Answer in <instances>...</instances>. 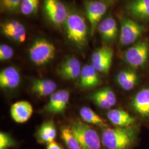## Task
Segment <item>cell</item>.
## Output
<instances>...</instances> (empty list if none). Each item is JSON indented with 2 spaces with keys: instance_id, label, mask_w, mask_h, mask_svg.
Masks as SVG:
<instances>
[{
  "instance_id": "27",
  "label": "cell",
  "mask_w": 149,
  "mask_h": 149,
  "mask_svg": "<svg viewBox=\"0 0 149 149\" xmlns=\"http://www.w3.org/2000/svg\"><path fill=\"white\" fill-rule=\"evenodd\" d=\"M22 0H0L1 10L3 12L14 13L20 11Z\"/></svg>"
},
{
  "instance_id": "31",
  "label": "cell",
  "mask_w": 149,
  "mask_h": 149,
  "mask_svg": "<svg viewBox=\"0 0 149 149\" xmlns=\"http://www.w3.org/2000/svg\"><path fill=\"white\" fill-rule=\"evenodd\" d=\"M100 1H101L102 2H104V3H112L114 1L116 0H100Z\"/></svg>"
},
{
  "instance_id": "21",
  "label": "cell",
  "mask_w": 149,
  "mask_h": 149,
  "mask_svg": "<svg viewBox=\"0 0 149 149\" xmlns=\"http://www.w3.org/2000/svg\"><path fill=\"white\" fill-rule=\"evenodd\" d=\"M117 81L123 90L127 91L132 90L138 83V74L132 70H124L118 73Z\"/></svg>"
},
{
  "instance_id": "18",
  "label": "cell",
  "mask_w": 149,
  "mask_h": 149,
  "mask_svg": "<svg viewBox=\"0 0 149 149\" xmlns=\"http://www.w3.org/2000/svg\"><path fill=\"white\" fill-rule=\"evenodd\" d=\"M126 9L131 16L137 19H149V0H130Z\"/></svg>"
},
{
  "instance_id": "26",
  "label": "cell",
  "mask_w": 149,
  "mask_h": 149,
  "mask_svg": "<svg viewBox=\"0 0 149 149\" xmlns=\"http://www.w3.org/2000/svg\"><path fill=\"white\" fill-rule=\"evenodd\" d=\"M40 0H22L20 11L23 15L31 16L37 13Z\"/></svg>"
},
{
  "instance_id": "17",
  "label": "cell",
  "mask_w": 149,
  "mask_h": 149,
  "mask_svg": "<svg viewBox=\"0 0 149 149\" xmlns=\"http://www.w3.org/2000/svg\"><path fill=\"white\" fill-rule=\"evenodd\" d=\"M80 77V85L84 88H93L101 83L98 72L91 65H85L82 68Z\"/></svg>"
},
{
  "instance_id": "15",
  "label": "cell",
  "mask_w": 149,
  "mask_h": 149,
  "mask_svg": "<svg viewBox=\"0 0 149 149\" xmlns=\"http://www.w3.org/2000/svg\"><path fill=\"white\" fill-rule=\"evenodd\" d=\"M97 29L102 39L106 42L114 40L117 36V23L115 19L111 16H108L102 20Z\"/></svg>"
},
{
  "instance_id": "19",
  "label": "cell",
  "mask_w": 149,
  "mask_h": 149,
  "mask_svg": "<svg viewBox=\"0 0 149 149\" xmlns=\"http://www.w3.org/2000/svg\"><path fill=\"white\" fill-rule=\"evenodd\" d=\"M20 81L19 73L13 67L6 68L0 72V86L2 88H15L19 85Z\"/></svg>"
},
{
  "instance_id": "22",
  "label": "cell",
  "mask_w": 149,
  "mask_h": 149,
  "mask_svg": "<svg viewBox=\"0 0 149 149\" xmlns=\"http://www.w3.org/2000/svg\"><path fill=\"white\" fill-rule=\"evenodd\" d=\"M57 88L56 84L49 79H34L32 82V92L41 97L53 94Z\"/></svg>"
},
{
  "instance_id": "30",
  "label": "cell",
  "mask_w": 149,
  "mask_h": 149,
  "mask_svg": "<svg viewBox=\"0 0 149 149\" xmlns=\"http://www.w3.org/2000/svg\"><path fill=\"white\" fill-rule=\"evenodd\" d=\"M47 149H63L62 147L55 141L48 144Z\"/></svg>"
},
{
  "instance_id": "28",
  "label": "cell",
  "mask_w": 149,
  "mask_h": 149,
  "mask_svg": "<svg viewBox=\"0 0 149 149\" xmlns=\"http://www.w3.org/2000/svg\"><path fill=\"white\" fill-rule=\"evenodd\" d=\"M15 145V141L9 134L0 133V149H8Z\"/></svg>"
},
{
  "instance_id": "8",
  "label": "cell",
  "mask_w": 149,
  "mask_h": 149,
  "mask_svg": "<svg viewBox=\"0 0 149 149\" xmlns=\"http://www.w3.org/2000/svg\"><path fill=\"white\" fill-rule=\"evenodd\" d=\"M113 50L108 46L97 49L91 56V65L97 72L107 74L111 69L113 58Z\"/></svg>"
},
{
  "instance_id": "6",
  "label": "cell",
  "mask_w": 149,
  "mask_h": 149,
  "mask_svg": "<svg viewBox=\"0 0 149 149\" xmlns=\"http://www.w3.org/2000/svg\"><path fill=\"white\" fill-rule=\"evenodd\" d=\"M119 42L122 46H127L136 42L144 33V27L128 18L121 20Z\"/></svg>"
},
{
  "instance_id": "7",
  "label": "cell",
  "mask_w": 149,
  "mask_h": 149,
  "mask_svg": "<svg viewBox=\"0 0 149 149\" xmlns=\"http://www.w3.org/2000/svg\"><path fill=\"white\" fill-rule=\"evenodd\" d=\"M43 6L50 21L57 27L64 26L69 12L63 3L60 0H43Z\"/></svg>"
},
{
  "instance_id": "20",
  "label": "cell",
  "mask_w": 149,
  "mask_h": 149,
  "mask_svg": "<svg viewBox=\"0 0 149 149\" xmlns=\"http://www.w3.org/2000/svg\"><path fill=\"white\" fill-rule=\"evenodd\" d=\"M109 120L118 127H126L134 125L135 121L128 112L121 109H114L109 111L107 113Z\"/></svg>"
},
{
  "instance_id": "9",
  "label": "cell",
  "mask_w": 149,
  "mask_h": 149,
  "mask_svg": "<svg viewBox=\"0 0 149 149\" xmlns=\"http://www.w3.org/2000/svg\"><path fill=\"white\" fill-rule=\"evenodd\" d=\"M107 10L106 3L100 0L88 1L86 3V15L90 24V34L92 36L94 34Z\"/></svg>"
},
{
  "instance_id": "4",
  "label": "cell",
  "mask_w": 149,
  "mask_h": 149,
  "mask_svg": "<svg viewBox=\"0 0 149 149\" xmlns=\"http://www.w3.org/2000/svg\"><path fill=\"white\" fill-rule=\"evenodd\" d=\"M56 48L53 44L44 38L37 39L29 49V55L32 62L42 66L48 64L54 58Z\"/></svg>"
},
{
  "instance_id": "13",
  "label": "cell",
  "mask_w": 149,
  "mask_h": 149,
  "mask_svg": "<svg viewBox=\"0 0 149 149\" xmlns=\"http://www.w3.org/2000/svg\"><path fill=\"white\" fill-rule=\"evenodd\" d=\"M70 99L69 92L61 90L55 92L51 97L46 106V111L52 113H61L65 110Z\"/></svg>"
},
{
  "instance_id": "10",
  "label": "cell",
  "mask_w": 149,
  "mask_h": 149,
  "mask_svg": "<svg viewBox=\"0 0 149 149\" xmlns=\"http://www.w3.org/2000/svg\"><path fill=\"white\" fill-rule=\"evenodd\" d=\"M1 31L6 37L17 43H23L26 40V28L18 21L12 19L2 23L1 24Z\"/></svg>"
},
{
  "instance_id": "25",
  "label": "cell",
  "mask_w": 149,
  "mask_h": 149,
  "mask_svg": "<svg viewBox=\"0 0 149 149\" xmlns=\"http://www.w3.org/2000/svg\"><path fill=\"white\" fill-rule=\"evenodd\" d=\"M61 136L68 149H82L70 126L61 128Z\"/></svg>"
},
{
  "instance_id": "14",
  "label": "cell",
  "mask_w": 149,
  "mask_h": 149,
  "mask_svg": "<svg viewBox=\"0 0 149 149\" xmlns=\"http://www.w3.org/2000/svg\"><path fill=\"white\" fill-rule=\"evenodd\" d=\"M91 98L97 106L103 109H110L117 103L115 93L108 87L94 92Z\"/></svg>"
},
{
  "instance_id": "23",
  "label": "cell",
  "mask_w": 149,
  "mask_h": 149,
  "mask_svg": "<svg viewBox=\"0 0 149 149\" xmlns=\"http://www.w3.org/2000/svg\"><path fill=\"white\" fill-rule=\"evenodd\" d=\"M56 136V129L54 123L52 120L44 123L38 130L37 139L39 143L49 144L54 141Z\"/></svg>"
},
{
  "instance_id": "24",
  "label": "cell",
  "mask_w": 149,
  "mask_h": 149,
  "mask_svg": "<svg viewBox=\"0 0 149 149\" xmlns=\"http://www.w3.org/2000/svg\"><path fill=\"white\" fill-rule=\"evenodd\" d=\"M80 114L81 117L85 122L96 125L103 129L108 127L105 120L89 107H82L80 109Z\"/></svg>"
},
{
  "instance_id": "12",
  "label": "cell",
  "mask_w": 149,
  "mask_h": 149,
  "mask_svg": "<svg viewBox=\"0 0 149 149\" xmlns=\"http://www.w3.org/2000/svg\"><path fill=\"white\" fill-rule=\"evenodd\" d=\"M81 70L80 61L74 56H70L61 64L59 69V75L65 80H76L80 77Z\"/></svg>"
},
{
  "instance_id": "5",
  "label": "cell",
  "mask_w": 149,
  "mask_h": 149,
  "mask_svg": "<svg viewBox=\"0 0 149 149\" xmlns=\"http://www.w3.org/2000/svg\"><path fill=\"white\" fill-rule=\"evenodd\" d=\"M149 58V44L146 40L139 41L124 54L125 62L133 68H140L147 63Z\"/></svg>"
},
{
  "instance_id": "1",
  "label": "cell",
  "mask_w": 149,
  "mask_h": 149,
  "mask_svg": "<svg viewBox=\"0 0 149 149\" xmlns=\"http://www.w3.org/2000/svg\"><path fill=\"white\" fill-rule=\"evenodd\" d=\"M139 134V128L134 125L103 128L101 136L104 149H132L138 142Z\"/></svg>"
},
{
  "instance_id": "3",
  "label": "cell",
  "mask_w": 149,
  "mask_h": 149,
  "mask_svg": "<svg viewBox=\"0 0 149 149\" xmlns=\"http://www.w3.org/2000/svg\"><path fill=\"white\" fill-rule=\"evenodd\" d=\"M70 129L82 149H104L101 136L95 129L80 121L71 123Z\"/></svg>"
},
{
  "instance_id": "11",
  "label": "cell",
  "mask_w": 149,
  "mask_h": 149,
  "mask_svg": "<svg viewBox=\"0 0 149 149\" xmlns=\"http://www.w3.org/2000/svg\"><path fill=\"white\" fill-rule=\"evenodd\" d=\"M131 107L139 117L149 120V87L144 88L133 97Z\"/></svg>"
},
{
  "instance_id": "29",
  "label": "cell",
  "mask_w": 149,
  "mask_h": 149,
  "mask_svg": "<svg viewBox=\"0 0 149 149\" xmlns=\"http://www.w3.org/2000/svg\"><path fill=\"white\" fill-rule=\"evenodd\" d=\"M14 54L13 49L6 44H1L0 46V60L2 61L11 59Z\"/></svg>"
},
{
  "instance_id": "16",
  "label": "cell",
  "mask_w": 149,
  "mask_h": 149,
  "mask_svg": "<svg viewBox=\"0 0 149 149\" xmlns=\"http://www.w3.org/2000/svg\"><path fill=\"white\" fill-rule=\"evenodd\" d=\"M11 117L18 123H23L29 120L33 112L31 104L27 101L16 102L11 107Z\"/></svg>"
},
{
  "instance_id": "2",
  "label": "cell",
  "mask_w": 149,
  "mask_h": 149,
  "mask_svg": "<svg viewBox=\"0 0 149 149\" xmlns=\"http://www.w3.org/2000/svg\"><path fill=\"white\" fill-rule=\"evenodd\" d=\"M64 26L67 37L71 42L80 47L85 45L88 27L83 16L76 12H69Z\"/></svg>"
}]
</instances>
